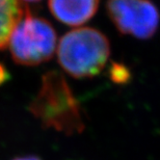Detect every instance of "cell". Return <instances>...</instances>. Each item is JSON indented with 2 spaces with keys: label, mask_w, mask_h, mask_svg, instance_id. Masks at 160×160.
Masks as SVG:
<instances>
[{
  "label": "cell",
  "mask_w": 160,
  "mask_h": 160,
  "mask_svg": "<svg viewBox=\"0 0 160 160\" xmlns=\"http://www.w3.org/2000/svg\"><path fill=\"white\" fill-rule=\"evenodd\" d=\"M29 111L45 127L67 135L84 129L79 102L66 78L57 71L43 75L39 92L29 104Z\"/></svg>",
  "instance_id": "6da1fadb"
},
{
  "label": "cell",
  "mask_w": 160,
  "mask_h": 160,
  "mask_svg": "<svg viewBox=\"0 0 160 160\" xmlns=\"http://www.w3.org/2000/svg\"><path fill=\"white\" fill-rule=\"evenodd\" d=\"M57 59L66 73L77 79L100 73L109 59L110 44L104 33L91 27L67 32L57 46Z\"/></svg>",
  "instance_id": "7a4b0ae2"
},
{
  "label": "cell",
  "mask_w": 160,
  "mask_h": 160,
  "mask_svg": "<svg viewBox=\"0 0 160 160\" xmlns=\"http://www.w3.org/2000/svg\"><path fill=\"white\" fill-rule=\"evenodd\" d=\"M8 45L17 63L37 66L53 56L56 50V32L50 22L27 12L15 25Z\"/></svg>",
  "instance_id": "3957f363"
},
{
  "label": "cell",
  "mask_w": 160,
  "mask_h": 160,
  "mask_svg": "<svg viewBox=\"0 0 160 160\" xmlns=\"http://www.w3.org/2000/svg\"><path fill=\"white\" fill-rule=\"evenodd\" d=\"M106 9L122 34L148 40L157 32L160 14L151 0H107Z\"/></svg>",
  "instance_id": "277c9868"
},
{
  "label": "cell",
  "mask_w": 160,
  "mask_h": 160,
  "mask_svg": "<svg viewBox=\"0 0 160 160\" xmlns=\"http://www.w3.org/2000/svg\"><path fill=\"white\" fill-rule=\"evenodd\" d=\"M100 0H49V9L56 20L69 26H79L97 12Z\"/></svg>",
  "instance_id": "5b68a950"
},
{
  "label": "cell",
  "mask_w": 160,
  "mask_h": 160,
  "mask_svg": "<svg viewBox=\"0 0 160 160\" xmlns=\"http://www.w3.org/2000/svg\"><path fill=\"white\" fill-rule=\"evenodd\" d=\"M24 12L19 0H0V50L8 46L12 31Z\"/></svg>",
  "instance_id": "8992f818"
},
{
  "label": "cell",
  "mask_w": 160,
  "mask_h": 160,
  "mask_svg": "<svg viewBox=\"0 0 160 160\" xmlns=\"http://www.w3.org/2000/svg\"><path fill=\"white\" fill-rule=\"evenodd\" d=\"M8 79H9V74L4 69V67L0 63V84L4 83L6 80H8Z\"/></svg>",
  "instance_id": "52a82bcc"
},
{
  "label": "cell",
  "mask_w": 160,
  "mask_h": 160,
  "mask_svg": "<svg viewBox=\"0 0 160 160\" xmlns=\"http://www.w3.org/2000/svg\"><path fill=\"white\" fill-rule=\"evenodd\" d=\"M12 160H41L37 156H24V157H17Z\"/></svg>",
  "instance_id": "ba28073f"
},
{
  "label": "cell",
  "mask_w": 160,
  "mask_h": 160,
  "mask_svg": "<svg viewBox=\"0 0 160 160\" xmlns=\"http://www.w3.org/2000/svg\"><path fill=\"white\" fill-rule=\"evenodd\" d=\"M22 1H25V2H39L41 0H22Z\"/></svg>",
  "instance_id": "9c48e42d"
}]
</instances>
